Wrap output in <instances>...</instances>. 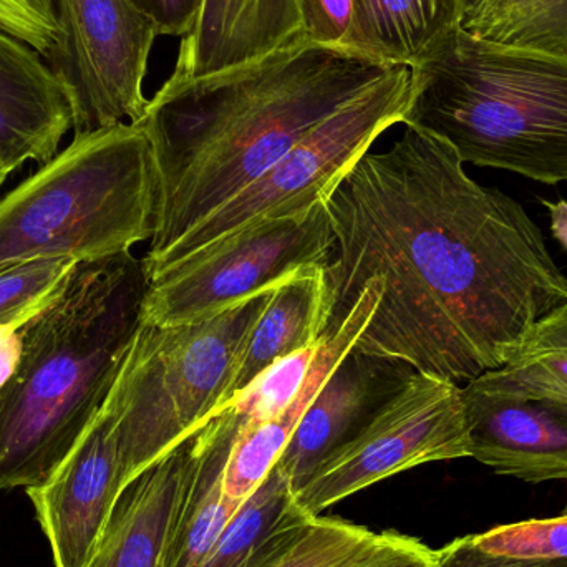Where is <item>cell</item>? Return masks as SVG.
<instances>
[{
	"instance_id": "cell-27",
	"label": "cell",
	"mask_w": 567,
	"mask_h": 567,
	"mask_svg": "<svg viewBox=\"0 0 567 567\" xmlns=\"http://www.w3.org/2000/svg\"><path fill=\"white\" fill-rule=\"evenodd\" d=\"M307 40L352 50L357 0H300Z\"/></svg>"
},
{
	"instance_id": "cell-29",
	"label": "cell",
	"mask_w": 567,
	"mask_h": 567,
	"mask_svg": "<svg viewBox=\"0 0 567 567\" xmlns=\"http://www.w3.org/2000/svg\"><path fill=\"white\" fill-rule=\"evenodd\" d=\"M146 19L152 20L158 35L183 37L192 29L203 0H128Z\"/></svg>"
},
{
	"instance_id": "cell-15",
	"label": "cell",
	"mask_w": 567,
	"mask_h": 567,
	"mask_svg": "<svg viewBox=\"0 0 567 567\" xmlns=\"http://www.w3.org/2000/svg\"><path fill=\"white\" fill-rule=\"evenodd\" d=\"M73 128L65 83L32 47L0 37V168L49 163Z\"/></svg>"
},
{
	"instance_id": "cell-34",
	"label": "cell",
	"mask_w": 567,
	"mask_h": 567,
	"mask_svg": "<svg viewBox=\"0 0 567 567\" xmlns=\"http://www.w3.org/2000/svg\"><path fill=\"white\" fill-rule=\"evenodd\" d=\"M2 35H3V32H0V37H2Z\"/></svg>"
},
{
	"instance_id": "cell-7",
	"label": "cell",
	"mask_w": 567,
	"mask_h": 567,
	"mask_svg": "<svg viewBox=\"0 0 567 567\" xmlns=\"http://www.w3.org/2000/svg\"><path fill=\"white\" fill-rule=\"evenodd\" d=\"M409 66L396 65L385 79L323 120L255 183L233 196L155 266L148 278L183 259L266 219L307 212L326 202L333 186L369 153L382 133L403 123L410 99Z\"/></svg>"
},
{
	"instance_id": "cell-5",
	"label": "cell",
	"mask_w": 567,
	"mask_h": 567,
	"mask_svg": "<svg viewBox=\"0 0 567 567\" xmlns=\"http://www.w3.org/2000/svg\"><path fill=\"white\" fill-rule=\"evenodd\" d=\"M159 186L138 123L73 136L0 198V272L42 259L96 261L152 241Z\"/></svg>"
},
{
	"instance_id": "cell-4",
	"label": "cell",
	"mask_w": 567,
	"mask_h": 567,
	"mask_svg": "<svg viewBox=\"0 0 567 567\" xmlns=\"http://www.w3.org/2000/svg\"><path fill=\"white\" fill-rule=\"evenodd\" d=\"M410 73L403 125L449 143L463 163L567 182V56L460 27Z\"/></svg>"
},
{
	"instance_id": "cell-1",
	"label": "cell",
	"mask_w": 567,
	"mask_h": 567,
	"mask_svg": "<svg viewBox=\"0 0 567 567\" xmlns=\"http://www.w3.org/2000/svg\"><path fill=\"white\" fill-rule=\"evenodd\" d=\"M463 165L449 143L406 126L323 202L333 233L327 326L380 278L379 306L352 349L456 385L505 367L536 320L567 302L539 226Z\"/></svg>"
},
{
	"instance_id": "cell-21",
	"label": "cell",
	"mask_w": 567,
	"mask_h": 567,
	"mask_svg": "<svg viewBox=\"0 0 567 567\" xmlns=\"http://www.w3.org/2000/svg\"><path fill=\"white\" fill-rule=\"evenodd\" d=\"M462 29L486 42L567 56V0H465Z\"/></svg>"
},
{
	"instance_id": "cell-20",
	"label": "cell",
	"mask_w": 567,
	"mask_h": 567,
	"mask_svg": "<svg viewBox=\"0 0 567 567\" xmlns=\"http://www.w3.org/2000/svg\"><path fill=\"white\" fill-rule=\"evenodd\" d=\"M463 10L465 0H357L352 50L412 69L462 27Z\"/></svg>"
},
{
	"instance_id": "cell-24",
	"label": "cell",
	"mask_w": 567,
	"mask_h": 567,
	"mask_svg": "<svg viewBox=\"0 0 567 567\" xmlns=\"http://www.w3.org/2000/svg\"><path fill=\"white\" fill-rule=\"evenodd\" d=\"M483 551L536 561H567V515L529 519L473 535Z\"/></svg>"
},
{
	"instance_id": "cell-16",
	"label": "cell",
	"mask_w": 567,
	"mask_h": 567,
	"mask_svg": "<svg viewBox=\"0 0 567 567\" xmlns=\"http://www.w3.org/2000/svg\"><path fill=\"white\" fill-rule=\"evenodd\" d=\"M192 449L189 436L123 489L85 567H163Z\"/></svg>"
},
{
	"instance_id": "cell-28",
	"label": "cell",
	"mask_w": 567,
	"mask_h": 567,
	"mask_svg": "<svg viewBox=\"0 0 567 567\" xmlns=\"http://www.w3.org/2000/svg\"><path fill=\"white\" fill-rule=\"evenodd\" d=\"M433 567H567V561H536L493 555L478 548L472 536H465L439 549Z\"/></svg>"
},
{
	"instance_id": "cell-32",
	"label": "cell",
	"mask_w": 567,
	"mask_h": 567,
	"mask_svg": "<svg viewBox=\"0 0 567 567\" xmlns=\"http://www.w3.org/2000/svg\"><path fill=\"white\" fill-rule=\"evenodd\" d=\"M551 216L553 236L567 249V202H545Z\"/></svg>"
},
{
	"instance_id": "cell-23",
	"label": "cell",
	"mask_w": 567,
	"mask_h": 567,
	"mask_svg": "<svg viewBox=\"0 0 567 567\" xmlns=\"http://www.w3.org/2000/svg\"><path fill=\"white\" fill-rule=\"evenodd\" d=\"M505 367L529 385L567 396V302L536 320Z\"/></svg>"
},
{
	"instance_id": "cell-31",
	"label": "cell",
	"mask_w": 567,
	"mask_h": 567,
	"mask_svg": "<svg viewBox=\"0 0 567 567\" xmlns=\"http://www.w3.org/2000/svg\"><path fill=\"white\" fill-rule=\"evenodd\" d=\"M23 322L0 326V389L6 385L19 363L20 352H22L20 327Z\"/></svg>"
},
{
	"instance_id": "cell-26",
	"label": "cell",
	"mask_w": 567,
	"mask_h": 567,
	"mask_svg": "<svg viewBox=\"0 0 567 567\" xmlns=\"http://www.w3.org/2000/svg\"><path fill=\"white\" fill-rule=\"evenodd\" d=\"M0 32L32 47L49 62L62 42L55 0H0Z\"/></svg>"
},
{
	"instance_id": "cell-14",
	"label": "cell",
	"mask_w": 567,
	"mask_h": 567,
	"mask_svg": "<svg viewBox=\"0 0 567 567\" xmlns=\"http://www.w3.org/2000/svg\"><path fill=\"white\" fill-rule=\"evenodd\" d=\"M302 40L300 0H203L169 79L215 75Z\"/></svg>"
},
{
	"instance_id": "cell-30",
	"label": "cell",
	"mask_w": 567,
	"mask_h": 567,
	"mask_svg": "<svg viewBox=\"0 0 567 567\" xmlns=\"http://www.w3.org/2000/svg\"><path fill=\"white\" fill-rule=\"evenodd\" d=\"M436 551L419 539L403 535L402 542L383 558L367 567H433Z\"/></svg>"
},
{
	"instance_id": "cell-22",
	"label": "cell",
	"mask_w": 567,
	"mask_h": 567,
	"mask_svg": "<svg viewBox=\"0 0 567 567\" xmlns=\"http://www.w3.org/2000/svg\"><path fill=\"white\" fill-rule=\"evenodd\" d=\"M402 538L399 533L377 535L319 516L289 551L266 567H367L392 551Z\"/></svg>"
},
{
	"instance_id": "cell-9",
	"label": "cell",
	"mask_w": 567,
	"mask_h": 567,
	"mask_svg": "<svg viewBox=\"0 0 567 567\" xmlns=\"http://www.w3.org/2000/svg\"><path fill=\"white\" fill-rule=\"evenodd\" d=\"M470 458L462 386L415 372L296 493L313 518L342 499L415 466Z\"/></svg>"
},
{
	"instance_id": "cell-13",
	"label": "cell",
	"mask_w": 567,
	"mask_h": 567,
	"mask_svg": "<svg viewBox=\"0 0 567 567\" xmlns=\"http://www.w3.org/2000/svg\"><path fill=\"white\" fill-rule=\"evenodd\" d=\"M416 370L400 360L350 350L307 406L276 468L299 492L313 470L359 433Z\"/></svg>"
},
{
	"instance_id": "cell-19",
	"label": "cell",
	"mask_w": 567,
	"mask_h": 567,
	"mask_svg": "<svg viewBox=\"0 0 567 567\" xmlns=\"http://www.w3.org/2000/svg\"><path fill=\"white\" fill-rule=\"evenodd\" d=\"M317 518L297 503L289 478L272 468L233 516L202 567H266L289 551Z\"/></svg>"
},
{
	"instance_id": "cell-11",
	"label": "cell",
	"mask_w": 567,
	"mask_h": 567,
	"mask_svg": "<svg viewBox=\"0 0 567 567\" xmlns=\"http://www.w3.org/2000/svg\"><path fill=\"white\" fill-rule=\"evenodd\" d=\"M470 458L528 483L567 482V396L506 367L462 386Z\"/></svg>"
},
{
	"instance_id": "cell-2",
	"label": "cell",
	"mask_w": 567,
	"mask_h": 567,
	"mask_svg": "<svg viewBox=\"0 0 567 567\" xmlns=\"http://www.w3.org/2000/svg\"><path fill=\"white\" fill-rule=\"evenodd\" d=\"M395 66L302 40L215 75L169 79L138 122L159 186L146 269Z\"/></svg>"
},
{
	"instance_id": "cell-8",
	"label": "cell",
	"mask_w": 567,
	"mask_h": 567,
	"mask_svg": "<svg viewBox=\"0 0 567 567\" xmlns=\"http://www.w3.org/2000/svg\"><path fill=\"white\" fill-rule=\"evenodd\" d=\"M333 233L326 203L266 219L202 249L150 279L142 322H195L221 312L292 272L329 265Z\"/></svg>"
},
{
	"instance_id": "cell-6",
	"label": "cell",
	"mask_w": 567,
	"mask_h": 567,
	"mask_svg": "<svg viewBox=\"0 0 567 567\" xmlns=\"http://www.w3.org/2000/svg\"><path fill=\"white\" fill-rule=\"evenodd\" d=\"M275 287L195 322L140 323L102 405L125 488L223 409Z\"/></svg>"
},
{
	"instance_id": "cell-17",
	"label": "cell",
	"mask_w": 567,
	"mask_h": 567,
	"mask_svg": "<svg viewBox=\"0 0 567 567\" xmlns=\"http://www.w3.org/2000/svg\"><path fill=\"white\" fill-rule=\"evenodd\" d=\"M238 416L219 410L192 435V466L163 567H202L245 502L225 495V466Z\"/></svg>"
},
{
	"instance_id": "cell-33",
	"label": "cell",
	"mask_w": 567,
	"mask_h": 567,
	"mask_svg": "<svg viewBox=\"0 0 567 567\" xmlns=\"http://www.w3.org/2000/svg\"><path fill=\"white\" fill-rule=\"evenodd\" d=\"M10 173L6 172V169L0 168V188H2L3 183L7 182V178H9Z\"/></svg>"
},
{
	"instance_id": "cell-3",
	"label": "cell",
	"mask_w": 567,
	"mask_h": 567,
	"mask_svg": "<svg viewBox=\"0 0 567 567\" xmlns=\"http://www.w3.org/2000/svg\"><path fill=\"white\" fill-rule=\"evenodd\" d=\"M145 261L76 262L20 327L22 352L0 389V493L45 482L109 396L142 323Z\"/></svg>"
},
{
	"instance_id": "cell-25",
	"label": "cell",
	"mask_w": 567,
	"mask_h": 567,
	"mask_svg": "<svg viewBox=\"0 0 567 567\" xmlns=\"http://www.w3.org/2000/svg\"><path fill=\"white\" fill-rule=\"evenodd\" d=\"M75 265L72 259H42L0 272V326L33 316Z\"/></svg>"
},
{
	"instance_id": "cell-12",
	"label": "cell",
	"mask_w": 567,
	"mask_h": 567,
	"mask_svg": "<svg viewBox=\"0 0 567 567\" xmlns=\"http://www.w3.org/2000/svg\"><path fill=\"white\" fill-rule=\"evenodd\" d=\"M123 489L113 422L100 409L59 468L25 489L53 566H86Z\"/></svg>"
},
{
	"instance_id": "cell-18",
	"label": "cell",
	"mask_w": 567,
	"mask_h": 567,
	"mask_svg": "<svg viewBox=\"0 0 567 567\" xmlns=\"http://www.w3.org/2000/svg\"><path fill=\"white\" fill-rule=\"evenodd\" d=\"M327 323L329 299L323 266L299 269L279 282L249 336L226 403L276 363L316 346Z\"/></svg>"
},
{
	"instance_id": "cell-10",
	"label": "cell",
	"mask_w": 567,
	"mask_h": 567,
	"mask_svg": "<svg viewBox=\"0 0 567 567\" xmlns=\"http://www.w3.org/2000/svg\"><path fill=\"white\" fill-rule=\"evenodd\" d=\"M62 42L49 65L69 90L73 133L138 123L158 32L128 0H55Z\"/></svg>"
}]
</instances>
